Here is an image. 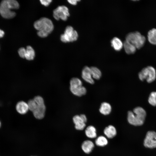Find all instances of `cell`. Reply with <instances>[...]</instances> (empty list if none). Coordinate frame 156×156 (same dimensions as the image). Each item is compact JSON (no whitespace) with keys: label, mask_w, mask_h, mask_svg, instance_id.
<instances>
[{"label":"cell","mask_w":156,"mask_h":156,"mask_svg":"<svg viewBox=\"0 0 156 156\" xmlns=\"http://www.w3.org/2000/svg\"><path fill=\"white\" fill-rule=\"evenodd\" d=\"M126 40L134 45L136 48L140 49L144 45L145 37L138 31L130 32L126 36Z\"/></svg>","instance_id":"3957f363"},{"label":"cell","mask_w":156,"mask_h":156,"mask_svg":"<svg viewBox=\"0 0 156 156\" xmlns=\"http://www.w3.org/2000/svg\"><path fill=\"white\" fill-rule=\"evenodd\" d=\"M73 121L75 124V128L78 130L83 129L86 126L85 123L82 120L80 115H76L73 118Z\"/></svg>","instance_id":"7c38bea8"},{"label":"cell","mask_w":156,"mask_h":156,"mask_svg":"<svg viewBox=\"0 0 156 156\" xmlns=\"http://www.w3.org/2000/svg\"><path fill=\"white\" fill-rule=\"evenodd\" d=\"M18 53L20 56L22 58H25L26 53V49L24 47L20 48L18 51Z\"/></svg>","instance_id":"484cf974"},{"label":"cell","mask_w":156,"mask_h":156,"mask_svg":"<svg viewBox=\"0 0 156 156\" xmlns=\"http://www.w3.org/2000/svg\"><path fill=\"white\" fill-rule=\"evenodd\" d=\"M69 16L68 9L64 5L59 6L53 11V17L57 20L60 19L64 21H66L68 17Z\"/></svg>","instance_id":"ba28073f"},{"label":"cell","mask_w":156,"mask_h":156,"mask_svg":"<svg viewBox=\"0 0 156 156\" xmlns=\"http://www.w3.org/2000/svg\"><path fill=\"white\" fill-rule=\"evenodd\" d=\"M95 143L97 146H103L107 144L108 140L105 137L100 136L96 139Z\"/></svg>","instance_id":"603a6c76"},{"label":"cell","mask_w":156,"mask_h":156,"mask_svg":"<svg viewBox=\"0 0 156 156\" xmlns=\"http://www.w3.org/2000/svg\"><path fill=\"white\" fill-rule=\"evenodd\" d=\"M1 122L0 121V127H1Z\"/></svg>","instance_id":"1f68e13d"},{"label":"cell","mask_w":156,"mask_h":156,"mask_svg":"<svg viewBox=\"0 0 156 156\" xmlns=\"http://www.w3.org/2000/svg\"><path fill=\"white\" fill-rule=\"evenodd\" d=\"M149 103L153 106H156V92H152L148 99Z\"/></svg>","instance_id":"cb8c5ba5"},{"label":"cell","mask_w":156,"mask_h":156,"mask_svg":"<svg viewBox=\"0 0 156 156\" xmlns=\"http://www.w3.org/2000/svg\"><path fill=\"white\" fill-rule=\"evenodd\" d=\"M146 115V112L142 108L137 107L133 109V112L131 111L128 112L127 120L132 125H141L144 123Z\"/></svg>","instance_id":"7a4b0ae2"},{"label":"cell","mask_w":156,"mask_h":156,"mask_svg":"<svg viewBox=\"0 0 156 156\" xmlns=\"http://www.w3.org/2000/svg\"><path fill=\"white\" fill-rule=\"evenodd\" d=\"M139 79L142 81L146 79L149 83L153 81L155 79L156 73L155 69L149 66L143 68L138 74Z\"/></svg>","instance_id":"8992f818"},{"label":"cell","mask_w":156,"mask_h":156,"mask_svg":"<svg viewBox=\"0 0 156 156\" xmlns=\"http://www.w3.org/2000/svg\"><path fill=\"white\" fill-rule=\"evenodd\" d=\"M27 103L29 109L32 112L35 110L37 107V104L34 99L29 100Z\"/></svg>","instance_id":"d4e9b609"},{"label":"cell","mask_w":156,"mask_h":156,"mask_svg":"<svg viewBox=\"0 0 156 156\" xmlns=\"http://www.w3.org/2000/svg\"><path fill=\"white\" fill-rule=\"evenodd\" d=\"M112 110V107L110 105L106 102H104L101 104L99 110L102 114L107 115L109 114Z\"/></svg>","instance_id":"ac0fdd59"},{"label":"cell","mask_w":156,"mask_h":156,"mask_svg":"<svg viewBox=\"0 0 156 156\" xmlns=\"http://www.w3.org/2000/svg\"><path fill=\"white\" fill-rule=\"evenodd\" d=\"M78 37L77 32L74 30L71 26H68L65 28L64 33L61 34L60 39L62 42L66 43L75 41L77 39Z\"/></svg>","instance_id":"52a82bcc"},{"label":"cell","mask_w":156,"mask_h":156,"mask_svg":"<svg viewBox=\"0 0 156 156\" xmlns=\"http://www.w3.org/2000/svg\"><path fill=\"white\" fill-rule=\"evenodd\" d=\"M148 40L151 44L156 45V29L153 28L150 30L147 34Z\"/></svg>","instance_id":"d6986e66"},{"label":"cell","mask_w":156,"mask_h":156,"mask_svg":"<svg viewBox=\"0 0 156 156\" xmlns=\"http://www.w3.org/2000/svg\"><path fill=\"white\" fill-rule=\"evenodd\" d=\"M37 34L39 36L42 38L46 37L49 34L47 33L42 31H38Z\"/></svg>","instance_id":"4316f807"},{"label":"cell","mask_w":156,"mask_h":156,"mask_svg":"<svg viewBox=\"0 0 156 156\" xmlns=\"http://www.w3.org/2000/svg\"><path fill=\"white\" fill-rule=\"evenodd\" d=\"M94 146L93 143L90 140L84 141L81 145V148L84 153L87 154L90 153Z\"/></svg>","instance_id":"5bb4252c"},{"label":"cell","mask_w":156,"mask_h":156,"mask_svg":"<svg viewBox=\"0 0 156 156\" xmlns=\"http://www.w3.org/2000/svg\"><path fill=\"white\" fill-rule=\"evenodd\" d=\"M80 116L84 122L86 123L87 120V119L86 116L83 114H81Z\"/></svg>","instance_id":"f546056e"},{"label":"cell","mask_w":156,"mask_h":156,"mask_svg":"<svg viewBox=\"0 0 156 156\" xmlns=\"http://www.w3.org/2000/svg\"><path fill=\"white\" fill-rule=\"evenodd\" d=\"M111 43L112 47L117 51L121 50L123 47V43L119 38L117 37H114L112 40Z\"/></svg>","instance_id":"2e32d148"},{"label":"cell","mask_w":156,"mask_h":156,"mask_svg":"<svg viewBox=\"0 0 156 156\" xmlns=\"http://www.w3.org/2000/svg\"><path fill=\"white\" fill-rule=\"evenodd\" d=\"M19 7V4L16 0H3L0 4V14L5 18H13L16 16V13L12 10L18 9Z\"/></svg>","instance_id":"6da1fadb"},{"label":"cell","mask_w":156,"mask_h":156,"mask_svg":"<svg viewBox=\"0 0 156 156\" xmlns=\"http://www.w3.org/2000/svg\"><path fill=\"white\" fill-rule=\"evenodd\" d=\"M144 146L152 148L156 147V132L153 131H148L144 141Z\"/></svg>","instance_id":"9c48e42d"},{"label":"cell","mask_w":156,"mask_h":156,"mask_svg":"<svg viewBox=\"0 0 156 156\" xmlns=\"http://www.w3.org/2000/svg\"><path fill=\"white\" fill-rule=\"evenodd\" d=\"M104 133L107 138H112L116 135L117 131L116 129L114 126L109 125L105 129Z\"/></svg>","instance_id":"9a60e30c"},{"label":"cell","mask_w":156,"mask_h":156,"mask_svg":"<svg viewBox=\"0 0 156 156\" xmlns=\"http://www.w3.org/2000/svg\"><path fill=\"white\" fill-rule=\"evenodd\" d=\"M25 58L27 60H33L35 56V52L33 48L30 46H27Z\"/></svg>","instance_id":"44dd1931"},{"label":"cell","mask_w":156,"mask_h":156,"mask_svg":"<svg viewBox=\"0 0 156 156\" xmlns=\"http://www.w3.org/2000/svg\"><path fill=\"white\" fill-rule=\"evenodd\" d=\"M4 34V32L3 31L0 29V38L2 37Z\"/></svg>","instance_id":"4dcf8cb0"},{"label":"cell","mask_w":156,"mask_h":156,"mask_svg":"<svg viewBox=\"0 0 156 156\" xmlns=\"http://www.w3.org/2000/svg\"><path fill=\"white\" fill-rule=\"evenodd\" d=\"M90 69L92 78L96 80L99 79L102 75L100 70L95 67H91Z\"/></svg>","instance_id":"7402d4cb"},{"label":"cell","mask_w":156,"mask_h":156,"mask_svg":"<svg viewBox=\"0 0 156 156\" xmlns=\"http://www.w3.org/2000/svg\"><path fill=\"white\" fill-rule=\"evenodd\" d=\"M70 91L74 95L81 96L86 94V89L82 86V82L79 78H72L70 81Z\"/></svg>","instance_id":"5b68a950"},{"label":"cell","mask_w":156,"mask_h":156,"mask_svg":"<svg viewBox=\"0 0 156 156\" xmlns=\"http://www.w3.org/2000/svg\"><path fill=\"white\" fill-rule=\"evenodd\" d=\"M34 26L38 31H44L49 34L52 32L54 28L52 21L45 17L41 18L35 21L34 23Z\"/></svg>","instance_id":"277c9868"},{"label":"cell","mask_w":156,"mask_h":156,"mask_svg":"<svg viewBox=\"0 0 156 156\" xmlns=\"http://www.w3.org/2000/svg\"><path fill=\"white\" fill-rule=\"evenodd\" d=\"M123 47L125 52L128 54H133L136 51L137 49L135 47L126 40L123 43Z\"/></svg>","instance_id":"e0dca14e"},{"label":"cell","mask_w":156,"mask_h":156,"mask_svg":"<svg viewBox=\"0 0 156 156\" xmlns=\"http://www.w3.org/2000/svg\"><path fill=\"white\" fill-rule=\"evenodd\" d=\"M16 108L17 111L21 114H26L29 110L27 103L23 101L17 103Z\"/></svg>","instance_id":"4fadbf2b"},{"label":"cell","mask_w":156,"mask_h":156,"mask_svg":"<svg viewBox=\"0 0 156 156\" xmlns=\"http://www.w3.org/2000/svg\"><path fill=\"white\" fill-rule=\"evenodd\" d=\"M82 77L86 82L91 84L94 83V81L92 77L90 67L85 66L82 71Z\"/></svg>","instance_id":"8fae6325"},{"label":"cell","mask_w":156,"mask_h":156,"mask_svg":"<svg viewBox=\"0 0 156 156\" xmlns=\"http://www.w3.org/2000/svg\"><path fill=\"white\" fill-rule=\"evenodd\" d=\"M68 2L70 4L73 5H75L77 3V2L78 1H79V0H68Z\"/></svg>","instance_id":"f1b7e54d"},{"label":"cell","mask_w":156,"mask_h":156,"mask_svg":"<svg viewBox=\"0 0 156 156\" xmlns=\"http://www.w3.org/2000/svg\"><path fill=\"white\" fill-rule=\"evenodd\" d=\"M37 104V103H36ZM37 107L33 112L34 117L38 119H41L45 116L46 106L44 103L37 104Z\"/></svg>","instance_id":"30bf717a"},{"label":"cell","mask_w":156,"mask_h":156,"mask_svg":"<svg viewBox=\"0 0 156 156\" xmlns=\"http://www.w3.org/2000/svg\"><path fill=\"white\" fill-rule=\"evenodd\" d=\"M51 0H40V1L41 4L45 6H48L52 2Z\"/></svg>","instance_id":"83f0119b"},{"label":"cell","mask_w":156,"mask_h":156,"mask_svg":"<svg viewBox=\"0 0 156 156\" xmlns=\"http://www.w3.org/2000/svg\"><path fill=\"white\" fill-rule=\"evenodd\" d=\"M85 133L88 137L90 138H95L97 136L96 128L91 125L87 127L85 130Z\"/></svg>","instance_id":"ffe728a7"}]
</instances>
